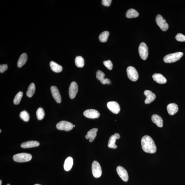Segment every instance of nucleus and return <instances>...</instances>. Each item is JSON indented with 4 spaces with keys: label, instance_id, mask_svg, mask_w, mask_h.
I'll return each instance as SVG.
<instances>
[{
    "label": "nucleus",
    "instance_id": "obj_36",
    "mask_svg": "<svg viewBox=\"0 0 185 185\" xmlns=\"http://www.w3.org/2000/svg\"><path fill=\"white\" fill-rule=\"evenodd\" d=\"M2 184V181L1 180H0V185H1Z\"/></svg>",
    "mask_w": 185,
    "mask_h": 185
},
{
    "label": "nucleus",
    "instance_id": "obj_35",
    "mask_svg": "<svg viewBox=\"0 0 185 185\" xmlns=\"http://www.w3.org/2000/svg\"><path fill=\"white\" fill-rule=\"evenodd\" d=\"M111 0H103L102 4L105 6L109 7L111 5Z\"/></svg>",
    "mask_w": 185,
    "mask_h": 185
},
{
    "label": "nucleus",
    "instance_id": "obj_34",
    "mask_svg": "<svg viewBox=\"0 0 185 185\" xmlns=\"http://www.w3.org/2000/svg\"><path fill=\"white\" fill-rule=\"evenodd\" d=\"M8 65L6 64L0 65V72L1 73H3L8 69Z\"/></svg>",
    "mask_w": 185,
    "mask_h": 185
},
{
    "label": "nucleus",
    "instance_id": "obj_26",
    "mask_svg": "<svg viewBox=\"0 0 185 185\" xmlns=\"http://www.w3.org/2000/svg\"><path fill=\"white\" fill-rule=\"evenodd\" d=\"M36 90V86L34 83H31L28 87L27 95L29 97H31L33 95Z\"/></svg>",
    "mask_w": 185,
    "mask_h": 185
},
{
    "label": "nucleus",
    "instance_id": "obj_21",
    "mask_svg": "<svg viewBox=\"0 0 185 185\" xmlns=\"http://www.w3.org/2000/svg\"><path fill=\"white\" fill-rule=\"evenodd\" d=\"M167 108L168 114L171 115H174L178 111V107L175 103H171L168 105Z\"/></svg>",
    "mask_w": 185,
    "mask_h": 185
},
{
    "label": "nucleus",
    "instance_id": "obj_32",
    "mask_svg": "<svg viewBox=\"0 0 185 185\" xmlns=\"http://www.w3.org/2000/svg\"><path fill=\"white\" fill-rule=\"evenodd\" d=\"M103 64L109 70H111L113 67V65L111 61V60H109L107 61H105L103 62Z\"/></svg>",
    "mask_w": 185,
    "mask_h": 185
},
{
    "label": "nucleus",
    "instance_id": "obj_2",
    "mask_svg": "<svg viewBox=\"0 0 185 185\" xmlns=\"http://www.w3.org/2000/svg\"><path fill=\"white\" fill-rule=\"evenodd\" d=\"M32 159L31 155L27 153H19L14 155L13 157V160L18 163L27 162Z\"/></svg>",
    "mask_w": 185,
    "mask_h": 185
},
{
    "label": "nucleus",
    "instance_id": "obj_12",
    "mask_svg": "<svg viewBox=\"0 0 185 185\" xmlns=\"http://www.w3.org/2000/svg\"><path fill=\"white\" fill-rule=\"evenodd\" d=\"M107 106L108 108L113 113L118 114L120 111V107L117 103L111 101L107 103Z\"/></svg>",
    "mask_w": 185,
    "mask_h": 185
},
{
    "label": "nucleus",
    "instance_id": "obj_4",
    "mask_svg": "<svg viewBox=\"0 0 185 185\" xmlns=\"http://www.w3.org/2000/svg\"><path fill=\"white\" fill-rule=\"evenodd\" d=\"M73 124L71 123L65 121H62L59 122L56 125V128L57 129L60 130H64L69 132L73 129Z\"/></svg>",
    "mask_w": 185,
    "mask_h": 185
},
{
    "label": "nucleus",
    "instance_id": "obj_30",
    "mask_svg": "<svg viewBox=\"0 0 185 185\" xmlns=\"http://www.w3.org/2000/svg\"><path fill=\"white\" fill-rule=\"evenodd\" d=\"M20 117V118L25 121L27 122L29 120V114L26 111H24L21 112Z\"/></svg>",
    "mask_w": 185,
    "mask_h": 185
},
{
    "label": "nucleus",
    "instance_id": "obj_10",
    "mask_svg": "<svg viewBox=\"0 0 185 185\" xmlns=\"http://www.w3.org/2000/svg\"><path fill=\"white\" fill-rule=\"evenodd\" d=\"M117 172L119 176L125 182H127L129 179L128 173L125 168L121 166H118L117 168Z\"/></svg>",
    "mask_w": 185,
    "mask_h": 185
},
{
    "label": "nucleus",
    "instance_id": "obj_31",
    "mask_svg": "<svg viewBox=\"0 0 185 185\" xmlns=\"http://www.w3.org/2000/svg\"><path fill=\"white\" fill-rule=\"evenodd\" d=\"M23 95L22 92H19L15 96L13 100L14 104L15 105H18L20 103L21 100L22 99Z\"/></svg>",
    "mask_w": 185,
    "mask_h": 185
},
{
    "label": "nucleus",
    "instance_id": "obj_18",
    "mask_svg": "<svg viewBox=\"0 0 185 185\" xmlns=\"http://www.w3.org/2000/svg\"><path fill=\"white\" fill-rule=\"evenodd\" d=\"M152 120L159 127H162L163 125V119L158 114H155L152 116Z\"/></svg>",
    "mask_w": 185,
    "mask_h": 185
},
{
    "label": "nucleus",
    "instance_id": "obj_6",
    "mask_svg": "<svg viewBox=\"0 0 185 185\" xmlns=\"http://www.w3.org/2000/svg\"><path fill=\"white\" fill-rule=\"evenodd\" d=\"M127 75L128 78L132 81H137L139 78V74L135 68L132 66L128 67L127 70Z\"/></svg>",
    "mask_w": 185,
    "mask_h": 185
},
{
    "label": "nucleus",
    "instance_id": "obj_28",
    "mask_svg": "<svg viewBox=\"0 0 185 185\" xmlns=\"http://www.w3.org/2000/svg\"><path fill=\"white\" fill-rule=\"evenodd\" d=\"M109 34V32L108 31H105L103 32L100 35L99 37L100 41L102 42V43L106 42L107 41Z\"/></svg>",
    "mask_w": 185,
    "mask_h": 185
},
{
    "label": "nucleus",
    "instance_id": "obj_17",
    "mask_svg": "<svg viewBox=\"0 0 185 185\" xmlns=\"http://www.w3.org/2000/svg\"><path fill=\"white\" fill-rule=\"evenodd\" d=\"M98 130V129L94 128L89 131L88 132L87 135L85 136L86 139H89V142H92L97 136Z\"/></svg>",
    "mask_w": 185,
    "mask_h": 185
},
{
    "label": "nucleus",
    "instance_id": "obj_27",
    "mask_svg": "<svg viewBox=\"0 0 185 185\" xmlns=\"http://www.w3.org/2000/svg\"><path fill=\"white\" fill-rule=\"evenodd\" d=\"M75 62L76 66L78 67L82 68L84 66V60L82 56H77L75 60Z\"/></svg>",
    "mask_w": 185,
    "mask_h": 185
},
{
    "label": "nucleus",
    "instance_id": "obj_14",
    "mask_svg": "<svg viewBox=\"0 0 185 185\" xmlns=\"http://www.w3.org/2000/svg\"><path fill=\"white\" fill-rule=\"evenodd\" d=\"M120 137V134L117 133H116L114 135H111L109 138L108 146L110 148L116 149L117 146L115 144L116 140L119 139Z\"/></svg>",
    "mask_w": 185,
    "mask_h": 185
},
{
    "label": "nucleus",
    "instance_id": "obj_1",
    "mask_svg": "<svg viewBox=\"0 0 185 185\" xmlns=\"http://www.w3.org/2000/svg\"><path fill=\"white\" fill-rule=\"evenodd\" d=\"M142 149L146 153L153 154L155 153L157 147L152 138L149 135H145L141 140Z\"/></svg>",
    "mask_w": 185,
    "mask_h": 185
},
{
    "label": "nucleus",
    "instance_id": "obj_33",
    "mask_svg": "<svg viewBox=\"0 0 185 185\" xmlns=\"http://www.w3.org/2000/svg\"><path fill=\"white\" fill-rule=\"evenodd\" d=\"M175 39L178 41L185 42V36L181 33H178L175 36Z\"/></svg>",
    "mask_w": 185,
    "mask_h": 185
},
{
    "label": "nucleus",
    "instance_id": "obj_11",
    "mask_svg": "<svg viewBox=\"0 0 185 185\" xmlns=\"http://www.w3.org/2000/svg\"><path fill=\"white\" fill-rule=\"evenodd\" d=\"M78 84L75 82H73L69 86V97L71 99H74L76 97L78 92Z\"/></svg>",
    "mask_w": 185,
    "mask_h": 185
},
{
    "label": "nucleus",
    "instance_id": "obj_20",
    "mask_svg": "<svg viewBox=\"0 0 185 185\" xmlns=\"http://www.w3.org/2000/svg\"><path fill=\"white\" fill-rule=\"evenodd\" d=\"M39 145V143L38 142L33 140L23 142L21 144V146L23 148H30L38 146Z\"/></svg>",
    "mask_w": 185,
    "mask_h": 185
},
{
    "label": "nucleus",
    "instance_id": "obj_7",
    "mask_svg": "<svg viewBox=\"0 0 185 185\" xmlns=\"http://www.w3.org/2000/svg\"><path fill=\"white\" fill-rule=\"evenodd\" d=\"M139 51L140 58L143 60H146L149 55L148 48L146 44L144 42H142L140 44Z\"/></svg>",
    "mask_w": 185,
    "mask_h": 185
},
{
    "label": "nucleus",
    "instance_id": "obj_13",
    "mask_svg": "<svg viewBox=\"0 0 185 185\" xmlns=\"http://www.w3.org/2000/svg\"><path fill=\"white\" fill-rule=\"evenodd\" d=\"M105 74L100 70H98L96 73V77L98 80H100L103 84H110L111 82L109 79L105 78Z\"/></svg>",
    "mask_w": 185,
    "mask_h": 185
},
{
    "label": "nucleus",
    "instance_id": "obj_25",
    "mask_svg": "<svg viewBox=\"0 0 185 185\" xmlns=\"http://www.w3.org/2000/svg\"><path fill=\"white\" fill-rule=\"evenodd\" d=\"M139 16V13L133 9H129L126 13V17L128 18H137Z\"/></svg>",
    "mask_w": 185,
    "mask_h": 185
},
{
    "label": "nucleus",
    "instance_id": "obj_3",
    "mask_svg": "<svg viewBox=\"0 0 185 185\" xmlns=\"http://www.w3.org/2000/svg\"><path fill=\"white\" fill-rule=\"evenodd\" d=\"M183 54V53L181 52L169 54L165 56L163 61L167 63L174 62L179 60Z\"/></svg>",
    "mask_w": 185,
    "mask_h": 185
},
{
    "label": "nucleus",
    "instance_id": "obj_19",
    "mask_svg": "<svg viewBox=\"0 0 185 185\" xmlns=\"http://www.w3.org/2000/svg\"><path fill=\"white\" fill-rule=\"evenodd\" d=\"M154 80L160 84H165L167 82V79L162 74H155L153 75Z\"/></svg>",
    "mask_w": 185,
    "mask_h": 185
},
{
    "label": "nucleus",
    "instance_id": "obj_5",
    "mask_svg": "<svg viewBox=\"0 0 185 185\" xmlns=\"http://www.w3.org/2000/svg\"><path fill=\"white\" fill-rule=\"evenodd\" d=\"M92 170L93 176L98 178L101 176L102 170L100 163L97 161H93L92 166Z\"/></svg>",
    "mask_w": 185,
    "mask_h": 185
},
{
    "label": "nucleus",
    "instance_id": "obj_37",
    "mask_svg": "<svg viewBox=\"0 0 185 185\" xmlns=\"http://www.w3.org/2000/svg\"><path fill=\"white\" fill-rule=\"evenodd\" d=\"M34 185H41L38 184H35Z\"/></svg>",
    "mask_w": 185,
    "mask_h": 185
},
{
    "label": "nucleus",
    "instance_id": "obj_40",
    "mask_svg": "<svg viewBox=\"0 0 185 185\" xmlns=\"http://www.w3.org/2000/svg\"><path fill=\"white\" fill-rule=\"evenodd\" d=\"M0 132H1V130H0Z\"/></svg>",
    "mask_w": 185,
    "mask_h": 185
},
{
    "label": "nucleus",
    "instance_id": "obj_24",
    "mask_svg": "<svg viewBox=\"0 0 185 185\" xmlns=\"http://www.w3.org/2000/svg\"><path fill=\"white\" fill-rule=\"evenodd\" d=\"M50 65L51 70L56 73H59L62 71V67L53 61H51L50 63Z\"/></svg>",
    "mask_w": 185,
    "mask_h": 185
},
{
    "label": "nucleus",
    "instance_id": "obj_15",
    "mask_svg": "<svg viewBox=\"0 0 185 185\" xmlns=\"http://www.w3.org/2000/svg\"><path fill=\"white\" fill-rule=\"evenodd\" d=\"M51 89L53 97L56 101L58 103H60L62 101L61 96L58 88L55 86H53L51 87Z\"/></svg>",
    "mask_w": 185,
    "mask_h": 185
},
{
    "label": "nucleus",
    "instance_id": "obj_9",
    "mask_svg": "<svg viewBox=\"0 0 185 185\" xmlns=\"http://www.w3.org/2000/svg\"><path fill=\"white\" fill-rule=\"evenodd\" d=\"M83 114L86 117L90 119H96L99 117L100 114L95 109H90L84 112Z\"/></svg>",
    "mask_w": 185,
    "mask_h": 185
},
{
    "label": "nucleus",
    "instance_id": "obj_23",
    "mask_svg": "<svg viewBox=\"0 0 185 185\" xmlns=\"http://www.w3.org/2000/svg\"><path fill=\"white\" fill-rule=\"evenodd\" d=\"M27 59V56L26 53H23L21 55L17 63L18 67H22L26 63Z\"/></svg>",
    "mask_w": 185,
    "mask_h": 185
},
{
    "label": "nucleus",
    "instance_id": "obj_8",
    "mask_svg": "<svg viewBox=\"0 0 185 185\" xmlns=\"http://www.w3.org/2000/svg\"><path fill=\"white\" fill-rule=\"evenodd\" d=\"M156 22L157 24L163 31H166L168 30L169 25L166 22V20L163 19L161 15H158L156 16Z\"/></svg>",
    "mask_w": 185,
    "mask_h": 185
},
{
    "label": "nucleus",
    "instance_id": "obj_16",
    "mask_svg": "<svg viewBox=\"0 0 185 185\" xmlns=\"http://www.w3.org/2000/svg\"><path fill=\"white\" fill-rule=\"evenodd\" d=\"M144 93L146 97V99L145 100V103L146 104L151 103L156 99V95L150 91L146 90L144 91Z\"/></svg>",
    "mask_w": 185,
    "mask_h": 185
},
{
    "label": "nucleus",
    "instance_id": "obj_39",
    "mask_svg": "<svg viewBox=\"0 0 185 185\" xmlns=\"http://www.w3.org/2000/svg\"><path fill=\"white\" fill-rule=\"evenodd\" d=\"M7 185H10V184H7Z\"/></svg>",
    "mask_w": 185,
    "mask_h": 185
},
{
    "label": "nucleus",
    "instance_id": "obj_38",
    "mask_svg": "<svg viewBox=\"0 0 185 185\" xmlns=\"http://www.w3.org/2000/svg\"><path fill=\"white\" fill-rule=\"evenodd\" d=\"M73 126H74V127H75V125H74Z\"/></svg>",
    "mask_w": 185,
    "mask_h": 185
},
{
    "label": "nucleus",
    "instance_id": "obj_29",
    "mask_svg": "<svg viewBox=\"0 0 185 185\" xmlns=\"http://www.w3.org/2000/svg\"><path fill=\"white\" fill-rule=\"evenodd\" d=\"M36 116L39 120H42L45 116V112L42 108L40 107L37 110Z\"/></svg>",
    "mask_w": 185,
    "mask_h": 185
},
{
    "label": "nucleus",
    "instance_id": "obj_22",
    "mask_svg": "<svg viewBox=\"0 0 185 185\" xmlns=\"http://www.w3.org/2000/svg\"><path fill=\"white\" fill-rule=\"evenodd\" d=\"M73 165V160L71 157H69L66 159L64 163V169L66 171L71 170Z\"/></svg>",
    "mask_w": 185,
    "mask_h": 185
}]
</instances>
